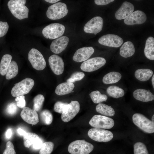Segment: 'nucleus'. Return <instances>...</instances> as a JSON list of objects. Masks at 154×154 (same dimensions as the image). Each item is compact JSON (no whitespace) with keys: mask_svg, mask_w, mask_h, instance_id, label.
<instances>
[{"mask_svg":"<svg viewBox=\"0 0 154 154\" xmlns=\"http://www.w3.org/2000/svg\"><path fill=\"white\" fill-rule=\"evenodd\" d=\"M94 147L91 143L84 140H78L70 143L68 151L71 154H89L93 150Z\"/></svg>","mask_w":154,"mask_h":154,"instance_id":"f257e3e1","label":"nucleus"},{"mask_svg":"<svg viewBox=\"0 0 154 154\" xmlns=\"http://www.w3.org/2000/svg\"><path fill=\"white\" fill-rule=\"evenodd\" d=\"M68 10L66 4L59 2L50 6L48 8L46 15L49 19L53 20L61 19L67 14Z\"/></svg>","mask_w":154,"mask_h":154,"instance_id":"f03ea898","label":"nucleus"},{"mask_svg":"<svg viewBox=\"0 0 154 154\" xmlns=\"http://www.w3.org/2000/svg\"><path fill=\"white\" fill-rule=\"evenodd\" d=\"M35 84L34 80L31 78H25L15 84L11 91L12 96L16 97L28 94L33 87Z\"/></svg>","mask_w":154,"mask_h":154,"instance_id":"7ed1b4c3","label":"nucleus"},{"mask_svg":"<svg viewBox=\"0 0 154 154\" xmlns=\"http://www.w3.org/2000/svg\"><path fill=\"white\" fill-rule=\"evenodd\" d=\"M134 123L145 132L151 133L154 132V123L144 115L135 113L132 117Z\"/></svg>","mask_w":154,"mask_h":154,"instance_id":"20e7f679","label":"nucleus"},{"mask_svg":"<svg viewBox=\"0 0 154 154\" xmlns=\"http://www.w3.org/2000/svg\"><path fill=\"white\" fill-rule=\"evenodd\" d=\"M65 30L64 26L59 23L50 24L46 26L42 30L43 36L46 38L54 39L62 36Z\"/></svg>","mask_w":154,"mask_h":154,"instance_id":"39448f33","label":"nucleus"},{"mask_svg":"<svg viewBox=\"0 0 154 154\" xmlns=\"http://www.w3.org/2000/svg\"><path fill=\"white\" fill-rule=\"evenodd\" d=\"M88 134L92 139L100 142L109 141L113 139L114 137L113 134L111 131L97 128H93L90 129Z\"/></svg>","mask_w":154,"mask_h":154,"instance_id":"423d86ee","label":"nucleus"},{"mask_svg":"<svg viewBox=\"0 0 154 154\" xmlns=\"http://www.w3.org/2000/svg\"><path fill=\"white\" fill-rule=\"evenodd\" d=\"M28 60L33 68L41 70L45 68L46 63L41 53L37 49L33 48L28 53Z\"/></svg>","mask_w":154,"mask_h":154,"instance_id":"0eeeda50","label":"nucleus"},{"mask_svg":"<svg viewBox=\"0 0 154 154\" xmlns=\"http://www.w3.org/2000/svg\"><path fill=\"white\" fill-rule=\"evenodd\" d=\"M8 7L12 15L19 19L27 18L29 10L25 5L19 4L15 0H9L7 3Z\"/></svg>","mask_w":154,"mask_h":154,"instance_id":"6e6552de","label":"nucleus"},{"mask_svg":"<svg viewBox=\"0 0 154 154\" xmlns=\"http://www.w3.org/2000/svg\"><path fill=\"white\" fill-rule=\"evenodd\" d=\"M89 124L94 128L109 129L114 126V122L111 118L96 115L92 118L89 122Z\"/></svg>","mask_w":154,"mask_h":154,"instance_id":"1a4fd4ad","label":"nucleus"},{"mask_svg":"<svg viewBox=\"0 0 154 154\" xmlns=\"http://www.w3.org/2000/svg\"><path fill=\"white\" fill-rule=\"evenodd\" d=\"M106 62L105 59L96 57L87 60L82 63L81 69L83 71L92 72L104 66Z\"/></svg>","mask_w":154,"mask_h":154,"instance_id":"9d476101","label":"nucleus"},{"mask_svg":"<svg viewBox=\"0 0 154 154\" xmlns=\"http://www.w3.org/2000/svg\"><path fill=\"white\" fill-rule=\"evenodd\" d=\"M80 110L79 102L77 101H72L64 109L61 116L62 120L65 122L69 121L77 114Z\"/></svg>","mask_w":154,"mask_h":154,"instance_id":"9b49d317","label":"nucleus"},{"mask_svg":"<svg viewBox=\"0 0 154 154\" xmlns=\"http://www.w3.org/2000/svg\"><path fill=\"white\" fill-rule=\"evenodd\" d=\"M103 24V20L101 17H94L85 25L84 28V31L86 33L96 35L102 31Z\"/></svg>","mask_w":154,"mask_h":154,"instance_id":"f8f14e48","label":"nucleus"},{"mask_svg":"<svg viewBox=\"0 0 154 154\" xmlns=\"http://www.w3.org/2000/svg\"><path fill=\"white\" fill-rule=\"evenodd\" d=\"M99 43L104 46L117 48L123 42V40L118 36L112 34L106 35L102 36L98 40Z\"/></svg>","mask_w":154,"mask_h":154,"instance_id":"ddd939ff","label":"nucleus"},{"mask_svg":"<svg viewBox=\"0 0 154 154\" xmlns=\"http://www.w3.org/2000/svg\"><path fill=\"white\" fill-rule=\"evenodd\" d=\"M48 62L50 68L56 75L62 74L64 69V64L62 58L59 56L53 54L49 58Z\"/></svg>","mask_w":154,"mask_h":154,"instance_id":"4468645a","label":"nucleus"},{"mask_svg":"<svg viewBox=\"0 0 154 154\" xmlns=\"http://www.w3.org/2000/svg\"><path fill=\"white\" fill-rule=\"evenodd\" d=\"M147 16L145 14L141 11L137 10L133 12L125 19V23L127 25L141 24L146 21Z\"/></svg>","mask_w":154,"mask_h":154,"instance_id":"2eb2a0df","label":"nucleus"},{"mask_svg":"<svg viewBox=\"0 0 154 154\" xmlns=\"http://www.w3.org/2000/svg\"><path fill=\"white\" fill-rule=\"evenodd\" d=\"M20 115L24 121L32 125H36L39 121L38 115L37 112L28 107H25L23 108Z\"/></svg>","mask_w":154,"mask_h":154,"instance_id":"dca6fc26","label":"nucleus"},{"mask_svg":"<svg viewBox=\"0 0 154 154\" xmlns=\"http://www.w3.org/2000/svg\"><path fill=\"white\" fill-rule=\"evenodd\" d=\"M94 51L92 47H85L78 49L74 54L73 60L75 62L85 61L92 55Z\"/></svg>","mask_w":154,"mask_h":154,"instance_id":"f3484780","label":"nucleus"},{"mask_svg":"<svg viewBox=\"0 0 154 154\" xmlns=\"http://www.w3.org/2000/svg\"><path fill=\"white\" fill-rule=\"evenodd\" d=\"M69 41V38L66 36L58 38L52 42L50 45V49L54 53L59 54L66 49Z\"/></svg>","mask_w":154,"mask_h":154,"instance_id":"a211bd4d","label":"nucleus"},{"mask_svg":"<svg viewBox=\"0 0 154 154\" xmlns=\"http://www.w3.org/2000/svg\"><path fill=\"white\" fill-rule=\"evenodd\" d=\"M134 5L131 3L125 1L115 13V17L118 20L125 19L133 11Z\"/></svg>","mask_w":154,"mask_h":154,"instance_id":"6ab92c4d","label":"nucleus"},{"mask_svg":"<svg viewBox=\"0 0 154 154\" xmlns=\"http://www.w3.org/2000/svg\"><path fill=\"white\" fill-rule=\"evenodd\" d=\"M133 96L136 100L143 102L151 101L154 99V95L152 93L143 89H138L134 90Z\"/></svg>","mask_w":154,"mask_h":154,"instance_id":"aec40b11","label":"nucleus"},{"mask_svg":"<svg viewBox=\"0 0 154 154\" xmlns=\"http://www.w3.org/2000/svg\"><path fill=\"white\" fill-rule=\"evenodd\" d=\"M135 52V48L133 43L128 41L124 42L120 49L119 54L122 57L127 58L133 55Z\"/></svg>","mask_w":154,"mask_h":154,"instance_id":"412c9836","label":"nucleus"},{"mask_svg":"<svg viewBox=\"0 0 154 154\" xmlns=\"http://www.w3.org/2000/svg\"><path fill=\"white\" fill-rule=\"evenodd\" d=\"M74 87V85L72 83L68 82L62 83L56 87L55 92L59 96L66 95L71 93Z\"/></svg>","mask_w":154,"mask_h":154,"instance_id":"4be33fe9","label":"nucleus"},{"mask_svg":"<svg viewBox=\"0 0 154 154\" xmlns=\"http://www.w3.org/2000/svg\"><path fill=\"white\" fill-rule=\"evenodd\" d=\"M145 56L149 59L154 60V38L152 37L147 39L144 50Z\"/></svg>","mask_w":154,"mask_h":154,"instance_id":"5701e85b","label":"nucleus"},{"mask_svg":"<svg viewBox=\"0 0 154 154\" xmlns=\"http://www.w3.org/2000/svg\"><path fill=\"white\" fill-rule=\"evenodd\" d=\"M153 71L149 69H139L135 72V76L137 80L141 81H146L149 80L152 76Z\"/></svg>","mask_w":154,"mask_h":154,"instance_id":"b1692460","label":"nucleus"},{"mask_svg":"<svg viewBox=\"0 0 154 154\" xmlns=\"http://www.w3.org/2000/svg\"><path fill=\"white\" fill-rule=\"evenodd\" d=\"M121 78V75L120 73L112 72L108 73L104 76L102 82L106 84H114L118 82Z\"/></svg>","mask_w":154,"mask_h":154,"instance_id":"393cba45","label":"nucleus"},{"mask_svg":"<svg viewBox=\"0 0 154 154\" xmlns=\"http://www.w3.org/2000/svg\"><path fill=\"white\" fill-rule=\"evenodd\" d=\"M96 110L98 113L108 116H113L115 114L114 110L111 106L101 103L96 106Z\"/></svg>","mask_w":154,"mask_h":154,"instance_id":"a878e982","label":"nucleus"},{"mask_svg":"<svg viewBox=\"0 0 154 154\" xmlns=\"http://www.w3.org/2000/svg\"><path fill=\"white\" fill-rule=\"evenodd\" d=\"M12 58L11 56L9 54H5L3 56L0 64V73L1 75L6 74Z\"/></svg>","mask_w":154,"mask_h":154,"instance_id":"bb28decb","label":"nucleus"},{"mask_svg":"<svg viewBox=\"0 0 154 154\" xmlns=\"http://www.w3.org/2000/svg\"><path fill=\"white\" fill-rule=\"evenodd\" d=\"M106 92L109 96L116 98L123 97L125 94L123 89L116 86H109L107 88Z\"/></svg>","mask_w":154,"mask_h":154,"instance_id":"cd10ccee","label":"nucleus"},{"mask_svg":"<svg viewBox=\"0 0 154 154\" xmlns=\"http://www.w3.org/2000/svg\"><path fill=\"white\" fill-rule=\"evenodd\" d=\"M39 138L36 133L32 132H26L23 135L25 146L29 148Z\"/></svg>","mask_w":154,"mask_h":154,"instance_id":"c85d7f7f","label":"nucleus"},{"mask_svg":"<svg viewBox=\"0 0 154 154\" xmlns=\"http://www.w3.org/2000/svg\"><path fill=\"white\" fill-rule=\"evenodd\" d=\"M18 72V68L16 62L11 61L8 68L6 75V78L9 80L15 77Z\"/></svg>","mask_w":154,"mask_h":154,"instance_id":"c756f323","label":"nucleus"},{"mask_svg":"<svg viewBox=\"0 0 154 154\" xmlns=\"http://www.w3.org/2000/svg\"><path fill=\"white\" fill-rule=\"evenodd\" d=\"M89 95L93 102L95 104L100 103L103 101H106L108 99L107 95L102 94L98 90L93 91Z\"/></svg>","mask_w":154,"mask_h":154,"instance_id":"7c9ffc66","label":"nucleus"},{"mask_svg":"<svg viewBox=\"0 0 154 154\" xmlns=\"http://www.w3.org/2000/svg\"><path fill=\"white\" fill-rule=\"evenodd\" d=\"M40 119L42 122L46 125L51 123L53 120V116L51 112L48 110H42L40 114Z\"/></svg>","mask_w":154,"mask_h":154,"instance_id":"2f4dec72","label":"nucleus"},{"mask_svg":"<svg viewBox=\"0 0 154 154\" xmlns=\"http://www.w3.org/2000/svg\"><path fill=\"white\" fill-rule=\"evenodd\" d=\"M44 96L39 94L35 96L33 99V109L36 112H38L42 108L44 101Z\"/></svg>","mask_w":154,"mask_h":154,"instance_id":"473e14b6","label":"nucleus"},{"mask_svg":"<svg viewBox=\"0 0 154 154\" xmlns=\"http://www.w3.org/2000/svg\"><path fill=\"white\" fill-rule=\"evenodd\" d=\"M134 154H149L145 145L141 142H137L134 145Z\"/></svg>","mask_w":154,"mask_h":154,"instance_id":"72a5a7b5","label":"nucleus"},{"mask_svg":"<svg viewBox=\"0 0 154 154\" xmlns=\"http://www.w3.org/2000/svg\"><path fill=\"white\" fill-rule=\"evenodd\" d=\"M54 144L52 142H46L44 143L40 149L39 154H50L52 151Z\"/></svg>","mask_w":154,"mask_h":154,"instance_id":"f704fd0d","label":"nucleus"},{"mask_svg":"<svg viewBox=\"0 0 154 154\" xmlns=\"http://www.w3.org/2000/svg\"><path fill=\"white\" fill-rule=\"evenodd\" d=\"M84 73L81 72H76L73 73L70 77L67 79V82L72 83L80 81L84 77Z\"/></svg>","mask_w":154,"mask_h":154,"instance_id":"c9c22d12","label":"nucleus"},{"mask_svg":"<svg viewBox=\"0 0 154 154\" xmlns=\"http://www.w3.org/2000/svg\"><path fill=\"white\" fill-rule=\"evenodd\" d=\"M67 104V103H63L62 102H57L54 105V110L56 112L62 114Z\"/></svg>","mask_w":154,"mask_h":154,"instance_id":"e433bc0d","label":"nucleus"},{"mask_svg":"<svg viewBox=\"0 0 154 154\" xmlns=\"http://www.w3.org/2000/svg\"><path fill=\"white\" fill-rule=\"evenodd\" d=\"M9 27L7 22L0 21V37L4 36L7 34Z\"/></svg>","mask_w":154,"mask_h":154,"instance_id":"4c0bfd02","label":"nucleus"},{"mask_svg":"<svg viewBox=\"0 0 154 154\" xmlns=\"http://www.w3.org/2000/svg\"><path fill=\"white\" fill-rule=\"evenodd\" d=\"M3 154H16L13 143L10 141H8L6 144V148Z\"/></svg>","mask_w":154,"mask_h":154,"instance_id":"58836bf2","label":"nucleus"},{"mask_svg":"<svg viewBox=\"0 0 154 154\" xmlns=\"http://www.w3.org/2000/svg\"><path fill=\"white\" fill-rule=\"evenodd\" d=\"M17 110L16 104L14 102H11L8 105L6 111L9 114L13 115L17 112Z\"/></svg>","mask_w":154,"mask_h":154,"instance_id":"ea45409f","label":"nucleus"},{"mask_svg":"<svg viewBox=\"0 0 154 154\" xmlns=\"http://www.w3.org/2000/svg\"><path fill=\"white\" fill-rule=\"evenodd\" d=\"M17 106L20 108H23L26 105L25 97L24 95L16 97L15 99Z\"/></svg>","mask_w":154,"mask_h":154,"instance_id":"a19ab883","label":"nucleus"},{"mask_svg":"<svg viewBox=\"0 0 154 154\" xmlns=\"http://www.w3.org/2000/svg\"><path fill=\"white\" fill-rule=\"evenodd\" d=\"M43 139L40 138L37 140L32 145V147L33 149L37 150L40 149L43 143Z\"/></svg>","mask_w":154,"mask_h":154,"instance_id":"79ce46f5","label":"nucleus"},{"mask_svg":"<svg viewBox=\"0 0 154 154\" xmlns=\"http://www.w3.org/2000/svg\"><path fill=\"white\" fill-rule=\"evenodd\" d=\"M114 1V0H95L94 2L98 5H106Z\"/></svg>","mask_w":154,"mask_h":154,"instance_id":"37998d69","label":"nucleus"},{"mask_svg":"<svg viewBox=\"0 0 154 154\" xmlns=\"http://www.w3.org/2000/svg\"><path fill=\"white\" fill-rule=\"evenodd\" d=\"M12 135V131L11 128L8 129L6 131L5 136L6 138L7 139H10Z\"/></svg>","mask_w":154,"mask_h":154,"instance_id":"c03bdc74","label":"nucleus"},{"mask_svg":"<svg viewBox=\"0 0 154 154\" xmlns=\"http://www.w3.org/2000/svg\"><path fill=\"white\" fill-rule=\"evenodd\" d=\"M17 131V133L19 135H21L23 136L27 132L22 129L20 128L18 129Z\"/></svg>","mask_w":154,"mask_h":154,"instance_id":"a18cd8bd","label":"nucleus"},{"mask_svg":"<svg viewBox=\"0 0 154 154\" xmlns=\"http://www.w3.org/2000/svg\"><path fill=\"white\" fill-rule=\"evenodd\" d=\"M17 3L22 5H24L26 3V0H15Z\"/></svg>","mask_w":154,"mask_h":154,"instance_id":"49530a36","label":"nucleus"},{"mask_svg":"<svg viewBox=\"0 0 154 154\" xmlns=\"http://www.w3.org/2000/svg\"><path fill=\"white\" fill-rule=\"evenodd\" d=\"M59 0H45L44 1L51 3H56L57 2L59 1Z\"/></svg>","mask_w":154,"mask_h":154,"instance_id":"de8ad7c7","label":"nucleus"},{"mask_svg":"<svg viewBox=\"0 0 154 154\" xmlns=\"http://www.w3.org/2000/svg\"><path fill=\"white\" fill-rule=\"evenodd\" d=\"M152 83V85L153 88H154V75H153V76L152 77L151 79Z\"/></svg>","mask_w":154,"mask_h":154,"instance_id":"09e8293b","label":"nucleus"},{"mask_svg":"<svg viewBox=\"0 0 154 154\" xmlns=\"http://www.w3.org/2000/svg\"><path fill=\"white\" fill-rule=\"evenodd\" d=\"M152 120L151 121L154 122V115L153 114L152 117V118H151Z\"/></svg>","mask_w":154,"mask_h":154,"instance_id":"8fccbe9b","label":"nucleus"},{"mask_svg":"<svg viewBox=\"0 0 154 154\" xmlns=\"http://www.w3.org/2000/svg\"><path fill=\"white\" fill-rule=\"evenodd\" d=\"M74 91H72V92H74Z\"/></svg>","mask_w":154,"mask_h":154,"instance_id":"3c124183","label":"nucleus"}]
</instances>
